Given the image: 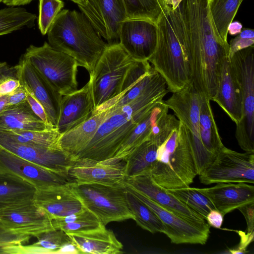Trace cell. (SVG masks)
<instances>
[{
    "label": "cell",
    "instance_id": "1",
    "mask_svg": "<svg viewBox=\"0 0 254 254\" xmlns=\"http://www.w3.org/2000/svg\"><path fill=\"white\" fill-rule=\"evenodd\" d=\"M179 5L191 57L192 83L197 92L212 101L229 44L215 29L207 0H182Z\"/></svg>",
    "mask_w": 254,
    "mask_h": 254
},
{
    "label": "cell",
    "instance_id": "2",
    "mask_svg": "<svg viewBox=\"0 0 254 254\" xmlns=\"http://www.w3.org/2000/svg\"><path fill=\"white\" fill-rule=\"evenodd\" d=\"M168 92L162 77L129 103L115 109L108 108L109 116L75 160L103 161L112 158L133 128L163 101Z\"/></svg>",
    "mask_w": 254,
    "mask_h": 254
},
{
    "label": "cell",
    "instance_id": "3",
    "mask_svg": "<svg viewBox=\"0 0 254 254\" xmlns=\"http://www.w3.org/2000/svg\"><path fill=\"white\" fill-rule=\"evenodd\" d=\"M156 24V46L148 61L173 93L192 82L191 57L180 5L175 9L166 6Z\"/></svg>",
    "mask_w": 254,
    "mask_h": 254
},
{
    "label": "cell",
    "instance_id": "4",
    "mask_svg": "<svg viewBox=\"0 0 254 254\" xmlns=\"http://www.w3.org/2000/svg\"><path fill=\"white\" fill-rule=\"evenodd\" d=\"M48 43L74 58L90 73L107 43L81 11L62 9L48 32Z\"/></svg>",
    "mask_w": 254,
    "mask_h": 254
},
{
    "label": "cell",
    "instance_id": "5",
    "mask_svg": "<svg viewBox=\"0 0 254 254\" xmlns=\"http://www.w3.org/2000/svg\"><path fill=\"white\" fill-rule=\"evenodd\" d=\"M151 174L157 184L167 190L190 187L198 175L187 132L181 122L158 146Z\"/></svg>",
    "mask_w": 254,
    "mask_h": 254
},
{
    "label": "cell",
    "instance_id": "6",
    "mask_svg": "<svg viewBox=\"0 0 254 254\" xmlns=\"http://www.w3.org/2000/svg\"><path fill=\"white\" fill-rule=\"evenodd\" d=\"M135 62L119 43L107 44L89 73L94 111L119 96L124 78Z\"/></svg>",
    "mask_w": 254,
    "mask_h": 254
},
{
    "label": "cell",
    "instance_id": "7",
    "mask_svg": "<svg viewBox=\"0 0 254 254\" xmlns=\"http://www.w3.org/2000/svg\"><path fill=\"white\" fill-rule=\"evenodd\" d=\"M41 77L62 96L77 89L76 61L45 42L40 47L30 45L22 56Z\"/></svg>",
    "mask_w": 254,
    "mask_h": 254
},
{
    "label": "cell",
    "instance_id": "8",
    "mask_svg": "<svg viewBox=\"0 0 254 254\" xmlns=\"http://www.w3.org/2000/svg\"><path fill=\"white\" fill-rule=\"evenodd\" d=\"M68 185L85 208L105 226L112 222L134 220L127 204L126 189L121 183L107 186L71 182Z\"/></svg>",
    "mask_w": 254,
    "mask_h": 254
},
{
    "label": "cell",
    "instance_id": "9",
    "mask_svg": "<svg viewBox=\"0 0 254 254\" xmlns=\"http://www.w3.org/2000/svg\"><path fill=\"white\" fill-rule=\"evenodd\" d=\"M254 46L236 52L230 63L239 83L242 116L236 125L235 137L241 148L254 153Z\"/></svg>",
    "mask_w": 254,
    "mask_h": 254
},
{
    "label": "cell",
    "instance_id": "10",
    "mask_svg": "<svg viewBox=\"0 0 254 254\" xmlns=\"http://www.w3.org/2000/svg\"><path fill=\"white\" fill-rule=\"evenodd\" d=\"M200 102L201 94L196 91L192 82L180 90L173 93L169 99L164 101L169 109L173 111L175 116L185 127L198 175L216 156L208 152L201 140L199 126Z\"/></svg>",
    "mask_w": 254,
    "mask_h": 254
},
{
    "label": "cell",
    "instance_id": "11",
    "mask_svg": "<svg viewBox=\"0 0 254 254\" xmlns=\"http://www.w3.org/2000/svg\"><path fill=\"white\" fill-rule=\"evenodd\" d=\"M206 185L219 183H254V153H240L225 146L199 175Z\"/></svg>",
    "mask_w": 254,
    "mask_h": 254
},
{
    "label": "cell",
    "instance_id": "12",
    "mask_svg": "<svg viewBox=\"0 0 254 254\" xmlns=\"http://www.w3.org/2000/svg\"><path fill=\"white\" fill-rule=\"evenodd\" d=\"M123 185L157 215L164 227L163 233L170 239L171 243L175 244H206L209 236L210 228L198 226L162 207L140 192Z\"/></svg>",
    "mask_w": 254,
    "mask_h": 254
},
{
    "label": "cell",
    "instance_id": "13",
    "mask_svg": "<svg viewBox=\"0 0 254 254\" xmlns=\"http://www.w3.org/2000/svg\"><path fill=\"white\" fill-rule=\"evenodd\" d=\"M121 183L140 192L162 207L198 226L205 228L210 227L198 213L167 189L157 184L153 180L150 171L134 177L125 178Z\"/></svg>",
    "mask_w": 254,
    "mask_h": 254
},
{
    "label": "cell",
    "instance_id": "14",
    "mask_svg": "<svg viewBox=\"0 0 254 254\" xmlns=\"http://www.w3.org/2000/svg\"><path fill=\"white\" fill-rule=\"evenodd\" d=\"M156 24L145 19H126L119 28V43L135 61H148L157 43Z\"/></svg>",
    "mask_w": 254,
    "mask_h": 254
},
{
    "label": "cell",
    "instance_id": "15",
    "mask_svg": "<svg viewBox=\"0 0 254 254\" xmlns=\"http://www.w3.org/2000/svg\"><path fill=\"white\" fill-rule=\"evenodd\" d=\"M78 6L107 44L119 43V26L126 19L123 0H87Z\"/></svg>",
    "mask_w": 254,
    "mask_h": 254
},
{
    "label": "cell",
    "instance_id": "16",
    "mask_svg": "<svg viewBox=\"0 0 254 254\" xmlns=\"http://www.w3.org/2000/svg\"><path fill=\"white\" fill-rule=\"evenodd\" d=\"M0 172L15 175L36 189L72 182L68 175L48 169L27 161L0 147Z\"/></svg>",
    "mask_w": 254,
    "mask_h": 254
},
{
    "label": "cell",
    "instance_id": "17",
    "mask_svg": "<svg viewBox=\"0 0 254 254\" xmlns=\"http://www.w3.org/2000/svg\"><path fill=\"white\" fill-rule=\"evenodd\" d=\"M0 147L27 161L67 175L75 161L60 148H46L19 143L0 131Z\"/></svg>",
    "mask_w": 254,
    "mask_h": 254
},
{
    "label": "cell",
    "instance_id": "18",
    "mask_svg": "<svg viewBox=\"0 0 254 254\" xmlns=\"http://www.w3.org/2000/svg\"><path fill=\"white\" fill-rule=\"evenodd\" d=\"M0 220L15 232L35 237L55 229L52 220L33 200L0 210Z\"/></svg>",
    "mask_w": 254,
    "mask_h": 254
},
{
    "label": "cell",
    "instance_id": "19",
    "mask_svg": "<svg viewBox=\"0 0 254 254\" xmlns=\"http://www.w3.org/2000/svg\"><path fill=\"white\" fill-rule=\"evenodd\" d=\"M125 161L111 159L103 161L78 159L68 170V175L77 184L115 186L125 178Z\"/></svg>",
    "mask_w": 254,
    "mask_h": 254
},
{
    "label": "cell",
    "instance_id": "20",
    "mask_svg": "<svg viewBox=\"0 0 254 254\" xmlns=\"http://www.w3.org/2000/svg\"><path fill=\"white\" fill-rule=\"evenodd\" d=\"M16 69L21 84L42 104L49 122L56 127L62 96L56 92L22 56Z\"/></svg>",
    "mask_w": 254,
    "mask_h": 254
},
{
    "label": "cell",
    "instance_id": "21",
    "mask_svg": "<svg viewBox=\"0 0 254 254\" xmlns=\"http://www.w3.org/2000/svg\"><path fill=\"white\" fill-rule=\"evenodd\" d=\"M33 201L52 220L81 212L86 208L68 183L36 189Z\"/></svg>",
    "mask_w": 254,
    "mask_h": 254
},
{
    "label": "cell",
    "instance_id": "22",
    "mask_svg": "<svg viewBox=\"0 0 254 254\" xmlns=\"http://www.w3.org/2000/svg\"><path fill=\"white\" fill-rule=\"evenodd\" d=\"M93 102L88 82L82 88L62 96L56 128L61 134L81 124L93 114Z\"/></svg>",
    "mask_w": 254,
    "mask_h": 254
},
{
    "label": "cell",
    "instance_id": "23",
    "mask_svg": "<svg viewBox=\"0 0 254 254\" xmlns=\"http://www.w3.org/2000/svg\"><path fill=\"white\" fill-rule=\"evenodd\" d=\"M223 215L254 202V186L246 183H219L207 188H197Z\"/></svg>",
    "mask_w": 254,
    "mask_h": 254
},
{
    "label": "cell",
    "instance_id": "24",
    "mask_svg": "<svg viewBox=\"0 0 254 254\" xmlns=\"http://www.w3.org/2000/svg\"><path fill=\"white\" fill-rule=\"evenodd\" d=\"M212 101L216 102L237 125L242 116V100L239 83L228 58L222 68L219 83Z\"/></svg>",
    "mask_w": 254,
    "mask_h": 254
},
{
    "label": "cell",
    "instance_id": "25",
    "mask_svg": "<svg viewBox=\"0 0 254 254\" xmlns=\"http://www.w3.org/2000/svg\"><path fill=\"white\" fill-rule=\"evenodd\" d=\"M79 254H121L123 245L105 225L94 229L67 234Z\"/></svg>",
    "mask_w": 254,
    "mask_h": 254
},
{
    "label": "cell",
    "instance_id": "26",
    "mask_svg": "<svg viewBox=\"0 0 254 254\" xmlns=\"http://www.w3.org/2000/svg\"><path fill=\"white\" fill-rule=\"evenodd\" d=\"M109 114V109L94 112L89 119L77 127L60 134L57 142L58 147L75 160Z\"/></svg>",
    "mask_w": 254,
    "mask_h": 254
},
{
    "label": "cell",
    "instance_id": "27",
    "mask_svg": "<svg viewBox=\"0 0 254 254\" xmlns=\"http://www.w3.org/2000/svg\"><path fill=\"white\" fill-rule=\"evenodd\" d=\"M54 127L36 116L27 101L0 113V130H44Z\"/></svg>",
    "mask_w": 254,
    "mask_h": 254
},
{
    "label": "cell",
    "instance_id": "28",
    "mask_svg": "<svg viewBox=\"0 0 254 254\" xmlns=\"http://www.w3.org/2000/svg\"><path fill=\"white\" fill-rule=\"evenodd\" d=\"M36 190L22 179L0 172V210L33 201Z\"/></svg>",
    "mask_w": 254,
    "mask_h": 254
},
{
    "label": "cell",
    "instance_id": "29",
    "mask_svg": "<svg viewBox=\"0 0 254 254\" xmlns=\"http://www.w3.org/2000/svg\"><path fill=\"white\" fill-rule=\"evenodd\" d=\"M169 108L164 100L155 106L131 131L117 150L113 160L121 161L129 155L136 147L146 140L152 127L159 117Z\"/></svg>",
    "mask_w": 254,
    "mask_h": 254
},
{
    "label": "cell",
    "instance_id": "30",
    "mask_svg": "<svg viewBox=\"0 0 254 254\" xmlns=\"http://www.w3.org/2000/svg\"><path fill=\"white\" fill-rule=\"evenodd\" d=\"M199 126L203 146L208 152L216 155L224 145L214 119L210 100L203 94H201Z\"/></svg>",
    "mask_w": 254,
    "mask_h": 254
},
{
    "label": "cell",
    "instance_id": "31",
    "mask_svg": "<svg viewBox=\"0 0 254 254\" xmlns=\"http://www.w3.org/2000/svg\"><path fill=\"white\" fill-rule=\"evenodd\" d=\"M158 145L146 140L136 147L124 159L125 178L150 171L156 161Z\"/></svg>",
    "mask_w": 254,
    "mask_h": 254
},
{
    "label": "cell",
    "instance_id": "32",
    "mask_svg": "<svg viewBox=\"0 0 254 254\" xmlns=\"http://www.w3.org/2000/svg\"><path fill=\"white\" fill-rule=\"evenodd\" d=\"M38 241L29 246H15L13 254H54L71 242L67 234L62 230L53 229L43 232L37 237Z\"/></svg>",
    "mask_w": 254,
    "mask_h": 254
},
{
    "label": "cell",
    "instance_id": "33",
    "mask_svg": "<svg viewBox=\"0 0 254 254\" xmlns=\"http://www.w3.org/2000/svg\"><path fill=\"white\" fill-rule=\"evenodd\" d=\"M243 0H207L215 29L222 40L227 41L228 28Z\"/></svg>",
    "mask_w": 254,
    "mask_h": 254
},
{
    "label": "cell",
    "instance_id": "34",
    "mask_svg": "<svg viewBox=\"0 0 254 254\" xmlns=\"http://www.w3.org/2000/svg\"><path fill=\"white\" fill-rule=\"evenodd\" d=\"M12 140L21 143L51 148H60L57 144L60 136L56 128L44 130H0Z\"/></svg>",
    "mask_w": 254,
    "mask_h": 254
},
{
    "label": "cell",
    "instance_id": "35",
    "mask_svg": "<svg viewBox=\"0 0 254 254\" xmlns=\"http://www.w3.org/2000/svg\"><path fill=\"white\" fill-rule=\"evenodd\" d=\"M126 190L127 204L137 225L152 233H163L164 225L157 215L136 196Z\"/></svg>",
    "mask_w": 254,
    "mask_h": 254
},
{
    "label": "cell",
    "instance_id": "36",
    "mask_svg": "<svg viewBox=\"0 0 254 254\" xmlns=\"http://www.w3.org/2000/svg\"><path fill=\"white\" fill-rule=\"evenodd\" d=\"M52 223L55 229L62 230L66 234L90 230L104 225L86 208L81 212L54 219Z\"/></svg>",
    "mask_w": 254,
    "mask_h": 254
},
{
    "label": "cell",
    "instance_id": "37",
    "mask_svg": "<svg viewBox=\"0 0 254 254\" xmlns=\"http://www.w3.org/2000/svg\"><path fill=\"white\" fill-rule=\"evenodd\" d=\"M37 19L35 14L21 7L10 6L0 10V36L24 27L32 28Z\"/></svg>",
    "mask_w": 254,
    "mask_h": 254
},
{
    "label": "cell",
    "instance_id": "38",
    "mask_svg": "<svg viewBox=\"0 0 254 254\" xmlns=\"http://www.w3.org/2000/svg\"><path fill=\"white\" fill-rule=\"evenodd\" d=\"M126 19H145L156 23L166 8L164 0H123Z\"/></svg>",
    "mask_w": 254,
    "mask_h": 254
},
{
    "label": "cell",
    "instance_id": "39",
    "mask_svg": "<svg viewBox=\"0 0 254 254\" xmlns=\"http://www.w3.org/2000/svg\"><path fill=\"white\" fill-rule=\"evenodd\" d=\"M167 190L205 220L210 211L215 209L210 200L197 188L188 187Z\"/></svg>",
    "mask_w": 254,
    "mask_h": 254
},
{
    "label": "cell",
    "instance_id": "40",
    "mask_svg": "<svg viewBox=\"0 0 254 254\" xmlns=\"http://www.w3.org/2000/svg\"><path fill=\"white\" fill-rule=\"evenodd\" d=\"M162 77L160 74L152 67L147 73L109 108L115 109L129 103L154 85Z\"/></svg>",
    "mask_w": 254,
    "mask_h": 254
},
{
    "label": "cell",
    "instance_id": "41",
    "mask_svg": "<svg viewBox=\"0 0 254 254\" xmlns=\"http://www.w3.org/2000/svg\"><path fill=\"white\" fill-rule=\"evenodd\" d=\"M152 67L148 61H135L128 69L124 78L119 96L115 100L105 104L95 111H100L110 108L147 73Z\"/></svg>",
    "mask_w": 254,
    "mask_h": 254
},
{
    "label": "cell",
    "instance_id": "42",
    "mask_svg": "<svg viewBox=\"0 0 254 254\" xmlns=\"http://www.w3.org/2000/svg\"><path fill=\"white\" fill-rule=\"evenodd\" d=\"M64 5L62 0H39L38 24L43 35L47 32Z\"/></svg>",
    "mask_w": 254,
    "mask_h": 254
},
{
    "label": "cell",
    "instance_id": "43",
    "mask_svg": "<svg viewBox=\"0 0 254 254\" xmlns=\"http://www.w3.org/2000/svg\"><path fill=\"white\" fill-rule=\"evenodd\" d=\"M254 44V31L251 29H244L230 41L228 59L230 61L237 52L253 46Z\"/></svg>",
    "mask_w": 254,
    "mask_h": 254
},
{
    "label": "cell",
    "instance_id": "44",
    "mask_svg": "<svg viewBox=\"0 0 254 254\" xmlns=\"http://www.w3.org/2000/svg\"><path fill=\"white\" fill-rule=\"evenodd\" d=\"M30 237L10 230L0 220V248L28 242Z\"/></svg>",
    "mask_w": 254,
    "mask_h": 254
},
{
    "label": "cell",
    "instance_id": "45",
    "mask_svg": "<svg viewBox=\"0 0 254 254\" xmlns=\"http://www.w3.org/2000/svg\"><path fill=\"white\" fill-rule=\"evenodd\" d=\"M26 91L27 93L26 101L28 102L32 111L43 121L47 124H51L49 122L47 115L43 106L32 93L27 90Z\"/></svg>",
    "mask_w": 254,
    "mask_h": 254
},
{
    "label": "cell",
    "instance_id": "46",
    "mask_svg": "<svg viewBox=\"0 0 254 254\" xmlns=\"http://www.w3.org/2000/svg\"><path fill=\"white\" fill-rule=\"evenodd\" d=\"M243 214L247 224V233L254 232V202L238 208Z\"/></svg>",
    "mask_w": 254,
    "mask_h": 254
},
{
    "label": "cell",
    "instance_id": "47",
    "mask_svg": "<svg viewBox=\"0 0 254 254\" xmlns=\"http://www.w3.org/2000/svg\"><path fill=\"white\" fill-rule=\"evenodd\" d=\"M6 96L9 106H12L26 102L27 93L21 84L16 90Z\"/></svg>",
    "mask_w": 254,
    "mask_h": 254
},
{
    "label": "cell",
    "instance_id": "48",
    "mask_svg": "<svg viewBox=\"0 0 254 254\" xmlns=\"http://www.w3.org/2000/svg\"><path fill=\"white\" fill-rule=\"evenodd\" d=\"M224 216L220 211L213 209L208 213L205 221L210 227L220 229L223 224Z\"/></svg>",
    "mask_w": 254,
    "mask_h": 254
},
{
    "label": "cell",
    "instance_id": "49",
    "mask_svg": "<svg viewBox=\"0 0 254 254\" xmlns=\"http://www.w3.org/2000/svg\"><path fill=\"white\" fill-rule=\"evenodd\" d=\"M242 234H240L241 239V243L239 247L237 249L230 250L229 252L232 254H244L246 253V249L247 246L253 242L254 240V232L247 233L246 234L245 233L241 232Z\"/></svg>",
    "mask_w": 254,
    "mask_h": 254
},
{
    "label": "cell",
    "instance_id": "50",
    "mask_svg": "<svg viewBox=\"0 0 254 254\" xmlns=\"http://www.w3.org/2000/svg\"><path fill=\"white\" fill-rule=\"evenodd\" d=\"M242 24L239 21H232L229 25L228 33L231 35H237L239 34L242 30Z\"/></svg>",
    "mask_w": 254,
    "mask_h": 254
},
{
    "label": "cell",
    "instance_id": "51",
    "mask_svg": "<svg viewBox=\"0 0 254 254\" xmlns=\"http://www.w3.org/2000/svg\"><path fill=\"white\" fill-rule=\"evenodd\" d=\"M34 0H1V2L9 6H19L29 4Z\"/></svg>",
    "mask_w": 254,
    "mask_h": 254
},
{
    "label": "cell",
    "instance_id": "52",
    "mask_svg": "<svg viewBox=\"0 0 254 254\" xmlns=\"http://www.w3.org/2000/svg\"><path fill=\"white\" fill-rule=\"evenodd\" d=\"M182 0H164L166 6H167L173 9H176Z\"/></svg>",
    "mask_w": 254,
    "mask_h": 254
},
{
    "label": "cell",
    "instance_id": "53",
    "mask_svg": "<svg viewBox=\"0 0 254 254\" xmlns=\"http://www.w3.org/2000/svg\"><path fill=\"white\" fill-rule=\"evenodd\" d=\"M7 96H0V113L8 108Z\"/></svg>",
    "mask_w": 254,
    "mask_h": 254
},
{
    "label": "cell",
    "instance_id": "54",
    "mask_svg": "<svg viewBox=\"0 0 254 254\" xmlns=\"http://www.w3.org/2000/svg\"><path fill=\"white\" fill-rule=\"evenodd\" d=\"M75 3L78 6H84L87 2V0H70Z\"/></svg>",
    "mask_w": 254,
    "mask_h": 254
},
{
    "label": "cell",
    "instance_id": "55",
    "mask_svg": "<svg viewBox=\"0 0 254 254\" xmlns=\"http://www.w3.org/2000/svg\"><path fill=\"white\" fill-rule=\"evenodd\" d=\"M0 254H4L2 248H0Z\"/></svg>",
    "mask_w": 254,
    "mask_h": 254
},
{
    "label": "cell",
    "instance_id": "56",
    "mask_svg": "<svg viewBox=\"0 0 254 254\" xmlns=\"http://www.w3.org/2000/svg\"><path fill=\"white\" fill-rule=\"evenodd\" d=\"M6 64V63H0V67H1V66H2L3 65H4L5 64Z\"/></svg>",
    "mask_w": 254,
    "mask_h": 254
},
{
    "label": "cell",
    "instance_id": "57",
    "mask_svg": "<svg viewBox=\"0 0 254 254\" xmlns=\"http://www.w3.org/2000/svg\"><path fill=\"white\" fill-rule=\"evenodd\" d=\"M0 2H1V0H0Z\"/></svg>",
    "mask_w": 254,
    "mask_h": 254
}]
</instances>
